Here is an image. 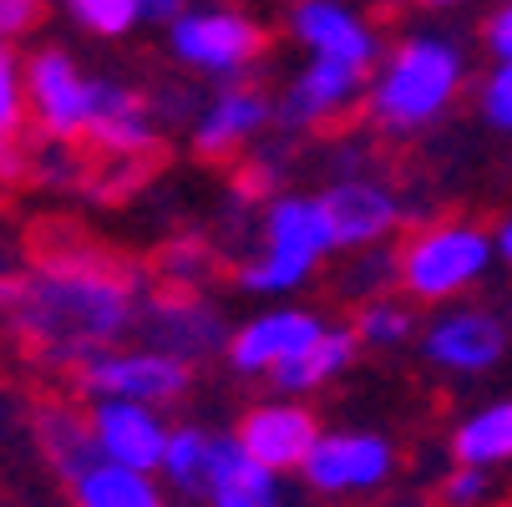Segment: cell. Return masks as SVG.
I'll list each match as a JSON object with an SVG mask.
<instances>
[{
    "label": "cell",
    "instance_id": "1",
    "mask_svg": "<svg viewBox=\"0 0 512 507\" xmlns=\"http://www.w3.org/2000/svg\"><path fill=\"white\" fill-rule=\"evenodd\" d=\"M142 300H148V279L137 264L87 239H61L41 244L21 264L6 325L36 366L77 371L87 355L122 345L137 330Z\"/></svg>",
    "mask_w": 512,
    "mask_h": 507
},
{
    "label": "cell",
    "instance_id": "2",
    "mask_svg": "<svg viewBox=\"0 0 512 507\" xmlns=\"http://www.w3.org/2000/svg\"><path fill=\"white\" fill-rule=\"evenodd\" d=\"M472 92L467 46L447 31L396 36L365 77V122L386 142H416L442 127Z\"/></svg>",
    "mask_w": 512,
    "mask_h": 507
},
{
    "label": "cell",
    "instance_id": "3",
    "mask_svg": "<svg viewBox=\"0 0 512 507\" xmlns=\"http://www.w3.org/2000/svg\"><path fill=\"white\" fill-rule=\"evenodd\" d=\"M492 269H497L492 229L462 219V213L426 219L396 239V289L421 310L472 300L492 279Z\"/></svg>",
    "mask_w": 512,
    "mask_h": 507
},
{
    "label": "cell",
    "instance_id": "4",
    "mask_svg": "<svg viewBox=\"0 0 512 507\" xmlns=\"http://www.w3.org/2000/svg\"><path fill=\"white\" fill-rule=\"evenodd\" d=\"M168 56L203 82H249L269 56V26L244 0H183V11L163 26Z\"/></svg>",
    "mask_w": 512,
    "mask_h": 507
},
{
    "label": "cell",
    "instance_id": "5",
    "mask_svg": "<svg viewBox=\"0 0 512 507\" xmlns=\"http://www.w3.org/2000/svg\"><path fill=\"white\" fill-rule=\"evenodd\" d=\"M77 396L82 401H142V406H178L193 391V366L158 345H107L87 355L77 371Z\"/></svg>",
    "mask_w": 512,
    "mask_h": 507
},
{
    "label": "cell",
    "instance_id": "6",
    "mask_svg": "<svg viewBox=\"0 0 512 507\" xmlns=\"http://www.w3.org/2000/svg\"><path fill=\"white\" fill-rule=\"evenodd\" d=\"M416 350H421L426 366L442 371V376H457V381L492 376L512 350L507 310H492L482 300L442 305V310H431V320H421Z\"/></svg>",
    "mask_w": 512,
    "mask_h": 507
},
{
    "label": "cell",
    "instance_id": "7",
    "mask_svg": "<svg viewBox=\"0 0 512 507\" xmlns=\"http://www.w3.org/2000/svg\"><path fill=\"white\" fill-rule=\"evenodd\" d=\"M92 87L97 71H87L66 46L46 41L26 51V107H31V132L51 142H82L87 117H92Z\"/></svg>",
    "mask_w": 512,
    "mask_h": 507
},
{
    "label": "cell",
    "instance_id": "8",
    "mask_svg": "<svg viewBox=\"0 0 512 507\" xmlns=\"http://www.w3.org/2000/svg\"><path fill=\"white\" fill-rule=\"evenodd\" d=\"M365 77L371 71H360V66L305 56L274 97V127L289 137H305V132H320V127L350 117L365 102Z\"/></svg>",
    "mask_w": 512,
    "mask_h": 507
},
{
    "label": "cell",
    "instance_id": "9",
    "mask_svg": "<svg viewBox=\"0 0 512 507\" xmlns=\"http://www.w3.org/2000/svg\"><path fill=\"white\" fill-rule=\"evenodd\" d=\"M142 340L188 360V366H203V360H218L229 345V320L203 289H148L142 300V320H137Z\"/></svg>",
    "mask_w": 512,
    "mask_h": 507
},
{
    "label": "cell",
    "instance_id": "10",
    "mask_svg": "<svg viewBox=\"0 0 512 507\" xmlns=\"http://www.w3.org/2000/svg\"><path fill=\"white\" fill-rule=\"evenodd\" d=\"M284 36L305 56L345 61L371 71L386 51L381 26L360 11V0H289L284 6Z\"/></svg>",
    "mask_w": 512,
    "mask_h": 507
},
{
    "label": "cell",
    "instance_id": "11",
    "mask_svg": "<svg viewBox=\"0 0 512 507\" xmlns=\"http://www.w3.org/2000/svg\"><path fill=\"white\" fill-rule=\"evenodd\" d=\"M274 127V97L249 77V82H224L213 97L198 102L193 122H188V148L203 163H224L249 153L259 137H269Z\"/></svg>",
    "mask_w": 512,
    "mask_h": 507
},
{
    "label": "cell",
    "instance_id": "12",
    "mask_svg": "<svg viewBox=\"0 0 512 507\" xmlns=\"http://www.w3.org/2000/svg\"><path fill=\"white\" fill-rule=\"evenodd\" d=\"M325 219L335 234V254H355V249H376L391 244L406 224V203L386 178L371 173H340L320 188Z\"/></svg>",
    "mask_w": 512,
    "mask_h": 507
},
{
    "label": "cell",
    "instance_id": "13",
    "mask_svg": "<svg viewBox=\"0 0 512 507\" xmlns=\"http://www.w3.org/2000/svg\"><path fill=\"white\" fill-rule=\"evenodd\" d=\"M396 472V442L381 431H320L310 457L300 462V482L320 497L376 492Z\"/></svg>",
    "mask_w": 512,
    "mask_h": 507
},
{
    "label": "cell",
    "instance_id": "14",
    "mask_svg": "<svg viewBox=\"0 0 512 507\" xmlns=\"http://www.w3.org/2000/svg\"><path fill=\"white\" fill-rule=\"evenodd\" d=\"M330 320L310 305H295V300H269L264 310H254L244 325L229 330V345H224V360L234 376H274L284 360H295Z\"/></svg>",
    "mask_w": 512,
    "mask_h": 507
},
{
    "label": "cell",
    "instance_id": "15",
    "mask_svg": "<svg viewBox=\"0 0 512 507\" xmlns=\"http://www.w3.org/2000/svg\"><path fill=\"white\" fill-rule=\"evenodd\" d=\"M163 122L148 102V92H137L122 77H97L92 87V117H87V137L92 153L112 158V163H137L158 148Z\"/></svg>",
    "mask_w": 512,
    "mask_h": 507
},
{
    "label": "cell",
    "instance_id": "16",
    "mask_svg": "<svg viewBox=\"0 0 512 507\" xmlns=\"http://www.w3.org/2000/svg\"><path fill=\"white\" fill-rule=\"evenodd\" d=\"M239 447L269 467V472H300V462L310 457L315 437H320V421L310 406H300V396H274V401H254L239 426H234Z\"/></svg>",
    "mask_w": 512,
    "mask_h": 507
},
{
    "label": "cell",
    "instance_id": "17",
    "mask_svg": "<svg viewBox=\"0 0 512 507\" xmlns=\"http://www.w3.org/2000/svg\"><path fill=\"white\" fill-rule=\"evenodd\" d=\"M87 426H92L97 457L142 472H158L173 431L163 421V406H142V401H87Z\"/></svg>",
    "mask_w": 512,
    "mask_h": 507
},
{
    "label": "cell",
    "instance_id": "18",
    "mask_svg": "<svg viewBox=\"0 0 512 507\" xmlns=\"http://www.w3.org/2000/svg\"><path fill=\"white\" fill-rule=\"evenodd\" d=\"M254 244L295 254V259H310V264L325 269V259L335 254V234H330L320 193H300V188L269 193L259 203V213H254Z\"/></svg>",
    "mask_w": 512,
    "mask_h": 507
},
{
    "label": "cell",
    "instance_id": "19",
    "mask_svg": "<svg viewBox=\"0 0 512 507\" xmlns=\"http://www.w3.org/2000/svg\"><path fill=\"white\" fill-rule=\"evenodd\" d=\"M208 507H284L279 472L259 467L234 431H213V457H208Z\"/></svg>",
    "mask_w": 512,
    "mask_h": 507
},
{
    "label": "cell",
    "instance_id": "20",
    "mask_svg": "<svg viewBox=\"0 0 512 507\" xmlns=\"http://www.w3.org/2000/svg\"><path fill=\"white\" fill-rule=\"evenodd\" d=\"M355 355H360V340H355V330L350 325H325L295 360H284V366L269 376V386L279 391V396H315V391H325L330 381H340L350 366H355Z\"/></svg>",
    "mask_w": 512,
    "mask_h": 507
},
{
    "label": "cell",
    "instance_id": "21",
    "mask_svg": "<svg viewBox=\"0 0 512 507\" xmlns=\"http://www.w3.org/2000/svg\"><path fill=\"white\" fill-rule=\"evenodd\" d=\"M31 107H26V56L16 41H0V183L31 178Z\"/></svg>",
    "mask_w": 512,
    "mask_h": 507
},
{
    "label": "cell",
    "instance_id": "22",
    "mask_svg": "<svg viewBox=\"0 0 512 507\" xmlns=\"http://www.w3.org/2000/svg\"><path fill=\"white\" fill-rule=\"evenodd\" d=\"M71 507H163V487L158 472H142V467H122V462H87L77 477L66 482Z\"/></svg>",
    "mask_w": 512,
    "mask_h": 507
},
{
    "label": "cell",
    "instance_id": "23",
    "mask_svg": "<svg viewBox=\"0 0 512 507\" xmlns=\"http://www.w3.org/2000/svg\"><path fill=\"white\" fill-rule=\"evenodd\" d=\"M31 437L46 457V467L71 482L87 462H97V442H92V426H87V411L66 406V401H46L36 416H31Z\"/></svg>",
    "mask_w": 512,
    "mask_h": 507
},
{
    "label": "cell",
    "instance_id": "24",
    "mask_svg": "<svg viewBox=\"0 0 512 507\" xmlns=\"http://www.w3.org/2000/svg\"><path fill=\"white\" fill-rule=\"evenodd\" d=\"M452 462L487 467V472L512 462V391L482 401L452 426Z\"/></svg>",
    "mask_w": 512,
    "mask_h": 507
},
{
    "label": "cell",
    "instance_id": "25",
    "mask_svg": "<svg viewBox=\"0 0 512 507\" xmlns=\"http://www.w3.org/2000/svg\"><path fill=\"white\" fill-rule=\"evenodd\" d=\"M421 305H411L401 289H381V295H365L350 315V330L360 340V350H401L416 345L421 335Z\"/></svg>",
    "mask_w": 512,
    "mask_h": 507
},
{
    "label": "cell",
    "instance_id": "26",
    "mask_svg": "<svg viewBox=\"0 0 512 507\" xmlns=\"http://www.w3.org/2000/svg\"><path fill=\"white\" fill-rule=\"evenodd\" d=\"M315 274H320V264L279 254V249H264V244H254L234 264V284L244 289V295H254V300H289V295H300V289H310Z\"/></svg>",
    "mask_w": 512,
    "mask_h": 507
},
{
    "label": "cell",
    "instance_id": "27",
    "mask_svg": "<svg viewBox=\"0 0 512 507\" xmlns=\"http://www.w3.org/2000/svg\"><path fill=\"white\" fill-rule=\"evenodd\" d=\"M208 457H213V431L183 421V426L168 431L158 477H163L173 492H183V497H203V492H208Z\"/></svg>",
    "mask_w": 512,
    "mask_h": 507
},
{
    "label": "cell",
    "instance_id": "28",
    "mask_svg": "<svg viewBox=\"0 0 512 507\" xmlns=\"http://www.w3.org/2000/svg\"><path fill=\"white\" fill-rule=\"evenodd\" d=\"M153 274L163 284H173V289H203L218 274V249L203 234H173V239L158 244Z\"/></svg>",
    "mask_w": 512,
    "mask_h": 507
},
{
    "label": "cell",
    "instance_id": "29",
    "mask_svg": "<svg viewBox=\"0 0 512 507\" xmlns=\"http://www.w3.org/2000/svg\"><path fill=\"white\" fill-rule=\"evenodd\" d=\"M289 173H295V148H289L284 137H259L249 158L239 163V178H234V193H244L249 203H264L269 193L289 188Z\"/></svg>",
    "mask_w": 512,
    "mask_h": 507
},
{
    "label": "cell",
    "instance_id": "30",
    "mask_svg": "<svg viewBox=\"0 0 512 507\" xmlns=\"http://www.w3.org/2000/svg\"><path fill=\"white\" fill-rule=\"evenodd\" d=\"M66 21L97 36V41H127L142 26V0H56Z\"/></svg>",
    "mask_w": 512,
    "mask_h": 507
},
{
    "label": "cell",
    "instance_id": "31",
    "mask_svg": "<svg viewBox=\"0 0 512 507\" xmlns=\"http://www.w3.org/2000/svg\"><path fill=\"white\" fill-rule=\"evenodd\" d=\"M472 112L492 137H512V61H492L472 82Z\"/></svg>",
    "mask_w": 512,
    "mask_h": 507
},
{
    "label": "cell",
    "instance_id": "32",
    "mask_svg": "<svg viewBox=\"0 0 512 507\" xmlns=\"http://www.w3.org/2000/svg\"><path fill=\"white\" fill-rule=\"evenodd\" d=\"M340 289L355 300L365 295H381V289H396V249L376 244V249H355L345 274H340Z\"/></svg>",
    "mask_w": 512,
    "mask_h": 507
},
{
    "label": "cell",
    "instance_id": "33",
    "mask_svg": "<svg viewBox=\"0 0 512 507\" xmlns=\"http://www.w3.org/2000/svg\"><path fill=\"white\" fill-rule=\"evenodd\" d=\"M492 497V477H487V467H452V477L442 482V502L447 507H482Z\"/></svg>",
    "mask_w": 512,
    "mask_h": 507
},
{
    "label": "cell",
    "instance_id": "34",
    "mask_svg": "<svg viewBox=\"0 0 512 507\" xmlns=\"http://www.w3.org/2000/svg\"><path fill=\"white\" fill-rule=\"evenodd\" d=\"M477 46L487 51V61H512V0H497V6L482 16Z\"/></svg>",
    "mask_w": 512,
    "mask_h": 507
},
{
    "label": "cell",
    "instance_id": "35",
    "mask_svg": "<svg viewBox=\"0 0 512 507\" xmlns=\"http://www.w3.org/2000/svg\"><path fill=\"white\" fill-rule=\"evenodd\" d=\"M41 6H31V0H0V41H21L31 36Z\"/></svg>",
    "mask_w": 512,
    "mask_h": 507
},
{
    "label": "cell",
    "instance_id": "36",
    "mask_svg": "<svg viewBox=\"0 0 512 507\" xmlns=\"http://www.w3.org/2000/svg\"><path fill=\"white\" fill-rule=\"evenodd\" d=\"M153 102V112H158V122H193V112H198V102H193V92H183V87H163V92H153L148 97Z\"/></svg>",
    "mask_w": 512,
    "mask_h": 507
},
{
    "label": "cell",
    "instance_id": "37",
    "mask_svg": "<svg viewBox=\"0 0 512 507\" xmlns=\"http://www.w3.org/2000/svg\"><path fill=\"white\" fill-rule=\"evenodd\" d=\"M492 249H497V269H502V274H512V208L492 224Z\"/></svg>",
    "mask_w": 512,
    "mask_h": 507
},
{
    "label": "cell",
    "instance_id": "38",
    "mask_svg": "<svg viewBox=\"0 0 512 507\" xmlns=\"http://www.w3.org/2000/svg\"><path fill=\"white\" fill-rule=\"evenodd\" d=\"M330 168H335V178H340V173H365V148H360V142H340Z\"/></svg>",
    "mask_w": 512,
    "mask_h": 507
},
{
    "label": "cell",
    "instance_id": "39",
    "mask_svg": "<svg viewBox=\"0 0 512 507\" xmlns=\"http://www.w3.org/2000/svg\"><path fill=\"white\" fill-rule=\"evenodd\" d=\"M178 11H183V0H142V21H153V26H168Z\"/></svg>",
    "mask_w": 512,
    "mask_h": 507
},
{
    "label": "cell",
    "instance_id": "40",
    "mask_svg": "<svg viewBox=\"0 0 512 507\" xmlns=\"http://www.w3.org/2000/svg\"><path fill=\"white\" fill-rule=\"evenodd\" d=\"M416 11H462V6H472V0H411Z\"/></svg>",
    "mask_w": 512,
    "mask_h": 507
},
{
    "label": "cell",
    "instance_id": "41",
    "mask_svg": "<svg viewBox=\"0 0 512 507\" xmlns=\"http://www.w3.org/2000/svg\"><path fill=\"white\" fill-rule=\"evenodd\" d=\"M507 325H512V305H507Z\"/></svg>",
    "mask_w": 512,
    "mask_h": 507
},
{
    "label": "cell",
    "instance_id": "42",
    "mask_svg": "<svg viewBox=\"0 0 512 507\" xmlns=\"http://www.w3.org/2000/svg\"><path fill=\"white\" fill-rule=\"evenodd\" d=\"M31 6H46V0H31Z\"/></svg>",
    "mask_w": 512,
    "mask_h": 507
}]
</instances>
